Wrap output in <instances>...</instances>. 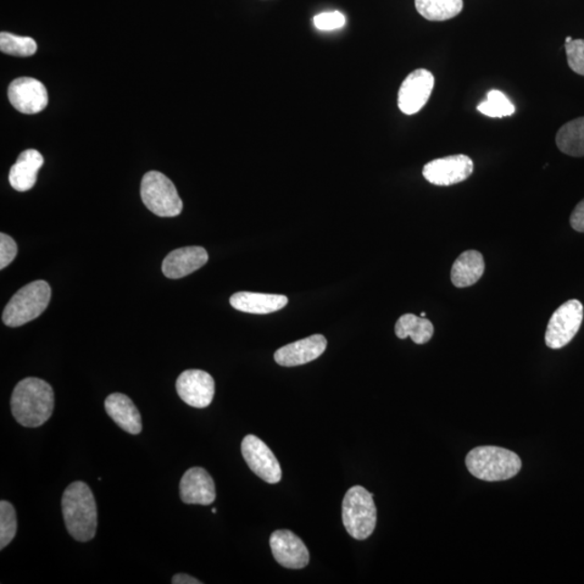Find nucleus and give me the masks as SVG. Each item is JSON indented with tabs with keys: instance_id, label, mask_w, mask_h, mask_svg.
<instances>
[{
	"instance_id": "1",
	"label": "nucleus",
	"mask_w": 584,
	"mask_h": 584,
	"mask_svg": "<svg viewBox=\"0 0 584 584\" xmlns=\"http://www.w3.org/2000/svg\"><path fill=\"white\" fill-rule=\"evenodd\" d=\"M53 409V389L46 381L26 378L14 388L11 397V411L21 426H42L52 418Z\"/></svg>"
},
{
	"instance_id": "2",
	"label": "nucleus",
	"mask_w": 584,
	"mask_h": 584,
	"mask_svg": "<svg viewBox=\"0 0 584 584\" xmlns=\"http://www.w3.org/2000/svg\"><path fill=\"white\" fill-rule=\"evenodd\" d=\"M63 519L70 535L76 541H92L98 528V508L91 489L86 483L74 482L62 497Z\"/></svg>"
},
{
	"instance_id": "3",
	"label": "nucleus",
	"mask_w": 584,
	"mask_h": 584,
	"mask_svg": "<svg viewBox=\"0 0 584 584\" xmlns=\"http://www.w3.org/2000/svg\"><path fill=\"white\" fill-rule=\"evenodd\" d=\"M467 470L478 480L503 482L519 474L522 460L511 450L496 446L472 449L465 458Z\"/></svg>"
},
{
	"instance_id": "4",
	"label": "nucleus",
	"mask_w": 584,
	"mask_h": 584,
	"mask_svg": "<svg viewBox=\"0 0 584 584\" xmlns=\"http://www.w3.org/2000/svg\"><path fill=\"white\" fill-rule=\"evenodd\" d=\"M342 522L349 535L356 541L369 538L377 525L374 494L361 486L349 489L342 502Z\"/></svg>"
},
{
	"instance_id": "5",
	"label": "nucleus",
	"mask_w": 584,
	"mask_h": 584,
	"mask_svg": "<svg viewBox=\"0 0 584 584\" xmlns=\"http://www.w3.org/2000/svg\"><path fill=\"white\" fill-rule=\"evenodd\" d=\"M52 288L44 281L27 283L5 305L3 321L8 327H20L37 319L47 309Z\"/></svg>"
},
{
	"instance_id": "6",
	"label": "nucleus",
	"mask_w": 584,
	"mask_h": 584,
	"mask_svg": "<svg viewBox=\"0 0 584 584\" xmlns=\"http://www.w3.org/2000/svg\"><path fill=\"white\" fill-rule=\"evenodd\" d=\"M141 198L147 208L156 215L170 218L182 213V199L174 183L161 172L149 171L143 177Z\"/></svg>"
},
{
	"instance_id": "7",
	"label": "nucleus",
	"mask_w": 584,
	"mask_h": 584,
	"mask_svg": "<svg viewBox=\"0 0 584 584\" xmlns=\"http://www.w3.org/2000/svg\"><path fill=\"white\" fill-rule=\"evenodd\" d=\"M583 321V305L578 300H570L554 311L545 332V343L550 349H559L569 344L579 331Z\"/></svg>"
},
{
	"instance_id": "8",
	"label": "nucleus",
	"mask_w": 584,
	"mask_h": 584,
	"mask_svg": "<svg viewBox=\"0 0 584 584\" xmlns=\"http://www.w3.org/2000/svg\"><path fill=\"white\" fill-rule=\"evenodd\" d=\"M473 170L474 164L469 156L458 154L430 161L424 167L422 175L431 185L450 187L469 179Z\"/></svg>"
},
{
	"instance_id": "9",
	"label": "nucleus",
	"mask_w": 584,
	"mask_h": 584,
	"mask_svg": "<svg viewBox=\"0 0 584 584\" xmlns=\"http://www.w3.org/2000/svg\"><path fill=\"white\" fill-rule=\"evenodd\" d=\"M242 455L255 475L268 483L282 480V467L274 454L255 436H247L242 442Z\"/></svg>"
},
{
	"instance_id": "10",
	"label": "nucleus",
	"mask_w": 584,
	"mask_h": 584,
	"mask_svg": "<svg viewBox=\"0 0 584 584\" xmlns=\"http://www.w3.org/2000/svg\"><path fill=\"white\" fill-rule=\"evenodd\" d=\"M434 83L436 80L430 71L419 69L411 72L399 88V110L406 115L418 113L430 99Z\"/></svg>"
},
{
	"instance_id": "11",
	"label": "nucleus",
	"mask_w": 584,
	"mask_h": 584,
	"mask_svg": "<svg viewBox=\"0 0 584 584\" xmlns=\"http://www.w3.org/2000/svg\"><path fill=\"white\" fill-rule=\"evenodd\" d=\"M180 398L195 408H206L213 403L215 380L208 372L198 369L183 371L176 383Z\"/></svg>"
},
{
	"instance_id": "12",
	"label": "nucleus",
	"mask_w": 584,
	"mask_h": 584,
	"mask_svg": "<svg viewBox=\"0 0 584 584\" xmlns=\"http://www.w3.org/2000/svg\"><path fill=\"white\" fill-rule=\"evenodd\" d=\"M8 98L16 110L27 115L42 112L49 102L46 87L32 77H21L11 82Z\"/></svg>"
},
{
	"instance_id": "13",
	"label": "nucleus",
	"mask_w": 584,
	"mask_h": 584,
	"mask_svg": "<svg viewBox=\"0 0 584 584\" xmlns=\"http://www.w3.org/2000/svg\"><path fill=\"white\" fill-rule=\"evenodd\" d=\"M270 547L277 563L289 570H302L309 565L307 545L291 531H276L270 538Z\"/></svg>"
},
{
	"instance_id": "14",
	"label": "nucleus",
	"mask_w": 584,
	"mask_h": 584,
	"mask_svg": "<svg viewBox=\"0 0 584 584\" xmlns=\"http://www.w3.org/2000/svg\"><path fill=\"white\" fill-rule=\"evenodd\" d=\"M180 498L186 504L210 505L215 500L213 477L203 467H191L180 481Z\"/></svg>"
},
{
	"instance_id": "15",
	"label": "nucleus",
	"mask_w": 584,
	"mask_h": 584,
	"mask_svg": "<svg viewBox=\"0 0 584 584\" xmlns=\"http://www.w3.org/2000/svg\"><path fill=\"white\" fill-rule=\"evenodd\" d=\"M326 349V338L313 335L277 349L274 359L282 367L302 366L319 359Z\"/></svg>"
},
{
	"instance_id": "16",
	"label": "nucleus",
	"mask_w": 584,
	"mask_h": 584,
	"mask_svg": "<svg viewBox=\"0 0 584 584\" xmlns=\"http://www.w3.org/2000/svg\"><path fill=\"white\" fill-rule=\"evenodd\" d=\"M208 263V254L203 247H185L174 250L164 260L163 273L171 280L192 274Z\"/></svg>"
},
{
	"instance_id": "17",
	"label": "nucleus",
	"mask_w": 584,
	"mask_h": 584,
	"mask_svg": "<svg viewBox=\"0 0 584 584\" xmlns=\"http://www.w3.org/2000/svg\"><path fill=\"white\" fill-rule=\"evenodd\" d=\"M105 410L115 424L127 433L138 436L142 431L140 411L125 394L113 393L105 399Z\"/></svg>"
},
{
	"instance_id": "18",
	"label": "nucleus",
	"mask_w": 584,
	"mask_h": 584,
	"mask_svg": "<svg viewBox=\"0 0 584 584\" xmlns=\"http://www.w3.org/2000/svg\"><path fill=\"white\" fill-rule=\"evenodd\" d=\"M234 309L249 314H270L280 311L288 304V298L282 294H265L241 292L230 299Z\"/></svg>"
},
{
	"instance_id": "19",
	"label": "nucleus",
	"mask_w": 584,
	"mask_h": 584,
	"mask_svg": "<svg viewBox=\"0 0 584 584\" xmlns=\"http://www.w3.org/2000/svg\"><path fill=\"white\" fill-rule=\"evenodd\" d=\"M43 165V158L36 149L22 152L16 163L11 167L9 182L18 192L30 191L35 186L39 169Z\"/></svg>"
},
{
	"instance_id": "20",
	"label": "nucleus",
	"mask_w": 584,
	"mask_h": 584,
	"mask_svg": "<svg viewBox=\"0 0 584 584\" xmlns=\"http://www.w3.org/2000/svg\"><path fill=\"white\" fill-rule=\"evenodd\" d=\"M485 272L483 254L476 250H467L455 261L452 269V282L455 287L465 288L474 285Z\"/></svg>"
},
{
	"instance_id": "21",
	"label": "nucleus",
	"mask_w": 584,
	"mask_h": 584,
	"mask_svg": "<svg viewBox=\"0 0 584 584\" xmlns=\"http://www.w3.org/2000/svg\"><path fill=\"white\" fill-rule=\"evenodd\" d=\"M560 151L572 158L584 156V117L567 122L556 135Z\"/></svg>"
},
{
	"instance_id": "22",
	"label": "nucleus",
	"mask_w": 584,
	"mask_h": 584,
	"mask_svg": "<svg viewBox=\"0 0 584 584\" xmlns=\"http://www.w3.org/2000/svg\"><path fill=\"white\" fill-rule=\"evenodd\" d=\"M395 333L399 339L410 337L416 344H426L434 335V327L425 317L405 314L395 325Z\"/></svg>"
},
{
	"instance_id": "23",
	"label": "nucleus",
	"mask_w": 584,
	"mask_h": 584,
	"mask_svg": "<svg viewBox=\"0 0 584 584\" xmlns=\"http://www.w3.org/2000/svg\"><path fill=\"white\" fill-rule=\"evenodd\" d=\"M416 9L428 21H446L460 14L464 0H415Z\"/></svg>"
},
{
	"instance_id": "24",
	"label": "nucleus",
	"mask_w": 584,
	"mask_h": 584,
	"mask_svg": "<svg viewBox=\"0 0 584 584\" xmlns=\"http://www.w3.org/2000/svg\"><path fill=\"white\" fill-rule=\"evenodd\" d=\"M0 50L14 57H32L37 52V43L31 37L18 36L2 32L0 34Z\"/></svg>"
},
{
	"instance_id": "25",
	"label": "nucleus",
	"mask_w": 584,
	"mask_h": 584,
	"mask_svg": "<svg viewBox=\"0 0 584 584\" xmlns=\"http://www.w3.org/2000/svg\"><path fill=\"white\" fill-rule=\"evenodd\" d=\"M478 112L493 119H503L515 113V107L505 94L499 91H491L487 93L486 101L477 105Z\"/></svg>"
},
{
	"instance_id": "26",
	"label": "nucleus",
	"mask_w": 584,
	"mask_h": 584,
	"mask_svg": "<svg viewBox=\"0 0 584 584\" xmlns=\"http://www.w3.org/2000/svg\"><path fill=\"white\" fill-rule=\"evenodd\" d=\"M18 530V521L14 505L3 500L0 503V550L14 541Z\"/></svg>"
},
{
	"instance_id": "27",
	"label": "nucleus",
	"mask_w": 584,
	"mask_h": 584,
	"mask_svg": "<svg viewBox=\"0 0 584 584\" xmlns=\"http://www.w3.org/2000/svg\"><path fill=\"white\" fill-rule=\"evenodd\" d=\"M567 61L575 73L584 76V39H574L565 43Z\"/></svg>"
},
{
	"instance_id": "28",
	"label": "nucleus",
	"mask_w": 584,
	"mask_h": 584,
	"mask_svg": "<svg viewBox=\"0 0 584 584\" xmlns=\"http://www.w3.org/2000/svg\"><path fill=\"white\" fill-rule=\"evenodd\" d=\"M346 16L339 11L322 13L314 16V25L320 31H333L346 25Z\"/></svg>"
},
{
	"instance_id": "29",
	"label": "nucleus",
	"mask_w": 584,
	"mask_h": 584,
	"mask_svg": "<svg viewBox=\"0 0 584 584\" xmlns=\"http://www.w3.org/2000/svg\"><path fill=\"white\" fill-rule=\"evenodd\" d=\"M18 254V246L13 237L7 234H0V269L4 270L13 263Z\"/></svg>"
},
{
	"instance_id": "30",
	"label": "nucleus",
	"mask_w": 584,
	"mask_h": 584,
	"mask_svg": "<svg viewBox=\"0 0 584 584\" xmlns=\"http://www.w3.org/2000/svg\"><path fill=\"white\" fill-rule=\"evenodd\" d=\"M570 225L575 231L584 233V199L572 211Z\"/></svg>"
},
{
	"instance_id": "31",
	"label": "nucleus",
	"mask_w": 584,
	"mask_h": 584,
	"mask_svg": "<svg viewBox=\"0 0 584 584\" xmlns=\"http://www.w3.org/2000/svg\"><path fill=\"white\" fill-rule=\"evenodd\" d=\"M171 583L174 584H200L202 581L196 579L190 575L187 574H177L172 578Z\"/></svg>"
},
{
	"instance_id": "32",
	"label": "nucleus",
	"mask_w": 584,
	"mask_h": 584,
	"mask_svg": "<svg viewBox=\"0 0 584 584\" xmlns=\"http://www.w3.org/2000/svg\"><path fill=\"white\" fill-rule=\"evenodd\" d=\"M572 41H574V39H572L570 36L566 37V41H565V42H566V43H571Z\"/></svg>"
},
{
	"instance_id": "33",
	"label": "nucleus",
	"mask_w": 584,
	"mask_h": 584,
	"mask_svg": "<svg viewBox=\"0 0 584 584\" xmlns=\"http://www.w3.org/2000/svg\"><path fill=\"white\" fill-rule=\"evenodd\" d=\"M426 314L425 313V311H422L421 317H426Z\"/></svg>"
},
{
	"instance_id": "34",
	"label": "nucleus",
	"mask_w": 584,
	"mask_h": 584,
	"mask_svg": "<svg viewBox=\"0 0 584 584\" xmlns=\"http://www.w3.org/2000/svg\"><path fill=\"white\" fill-rule=\"evenodd\" d=\"M213 513H214V514H215V513H216V509H214V510H213Z\"/></svg>"
}]
</instances>
